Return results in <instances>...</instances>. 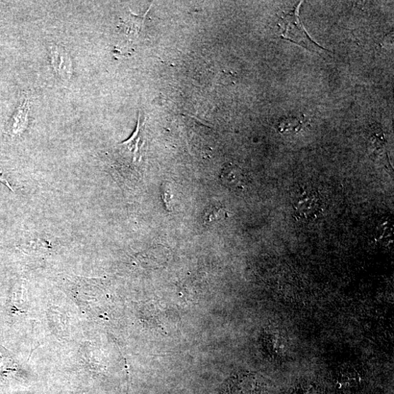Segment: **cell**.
Masks as SVG:
<instances>
[{
	"label": "cell",
	"instance_id": "9",
	"mask_svg": "<svg viewBox=\"0 0 394 394\" xmlns=\"http://www.w3.org/2000/svg\"><path fill=\"white\" fill-rule=\"evenodd\" d=\"M171 191L169 183L164 182L163 184H162V200L167 211H171L172 210V193Z\"/></svg>",
	"mask_w": 394,
	"mask_h": 394
},
{
	"label": "cell",
	"instance_id": "6",
	"mask_svg": "<svg viewBox=\"0 0 394 394\" xmlns=\"http://www.w3.org/2000/svg\"><path fill=\"white\" fill-rule=\"evenodd\" d=\"M145 120H141V115L139 113L137 125L133 135L121 144L125 147L133 156V164H137L141 159V150L144 145L145 140Z\"/></svg>",
	"mask_w": 394,
	"mask_h": 394
},
{
	"label": "cell",
	"instance_id": "8",
	"mask_svg": "<svg viewBox=\"0 0 394 394\" xmlns=\"http://www.w3.org/2000/svg\"><path fill=\"white\" fill-rule=\"evenodd\" d=\"M228 216L227 212L223 205L213 203L207 209L205 215V220L208 224L214 221L226 218Z\"/></svg>",
	"mask_w": 394,
	"mask_h": 394
},
{
	"label": "cell",
	"instance_id": "1",
	"mask_svg": "<svg viewBox=\"0 0 394 394\" xmlns=\"http://www.w3.org/2000/svg\"><path fill=\"white\" fill-rule=\"evenodd\" d=\"M301 4L302 2H299L293 10L280 16L279 26L283 30L280 37L320 55L330 52L326 48L314 42L305 30L299 16Z\"/></svg>",
	"mask_w": 394,
	"mask_h": 394
},
{
	"label": "cell",
	"instance_id": "2",
	"mask_svg": "<svg viewBox=\"0 0 394 394\" xmlns=\"http://www.w3.org/2000/svg\"><path fill=\"white\" fill-rule=\"evenodd\" d=\"M293 210L296 219L310 223L321 215L323 203L318 193L312 190H304L296 197L293 203Z\"/></svg>",
	"mask_w": 394,
	"mask_h": 394
},
{
	"label": "cell",
	"instance_id": "3",
	"mask_svg": "<svg viewBox=\"0 0 394 394\" xmlns=\"http://www.w3.org/2000/svg\"><path fill=\"white\" fill-rule=\"evenodd\" d=\"M260 386L255 376L239 373L230 378L219 394H259Z\"/></svg>",
	"mask_w": 394,
	"mask_h": 394
},
{
	"label": "cell",
	"instance_id": "7",
	"mask_svg": "<svg viewBox=\"0 0 394 394\" xmlns=\"http://www.w3.org/2000/svg\"><path fill=\"white\" fill-rule=\"evenodd\" d=\"M29 111L30 103L28 100H26L11 119L9 127V131L11 135H19L26 130L28 125Z\"/></svg>",
	"mask_w": 394,
	"mask_h": 394
},
{
	"label": "cell",
	"instance_id": "5",
	"mask_svg": "<svg viewBox=\"0 0 394 394\" xmlns=\"http://www.w3.org/2000/svg\"><path fill=\"white\" fill-rule=\"evenodd\" d=\"M220 179L227 188L243 190L247 183L244 171L234 164H227L221 170Z\"/></svg>",
	"mask_w": 394,
	"mask_h": 394
},
{
	"label": "cell",
	"instance_id": "4",
	"mask_svg": "<svg viewBox=\"0 0 394 394\" xmlns=\"http://www.w3.org/2000/svg\"><path fill=\"white\" fill-rule=\"evenodd\" d=\"M49 56L57 77L68 82L73 72L72 61L66 48L61 45L52 43L49 45Z\"/></svg>",
	"mask_w": 394,
	"mask_h": 394
}]
</instances>
